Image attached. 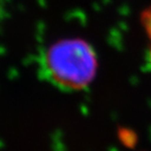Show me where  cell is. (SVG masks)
I'll list each match as a JSON object with an SVG mask.
<instances>
[{
	"mask_svg": "<svg viewBox=\"0 0 151 151\" xmlns=\"http://www.w3.org/2000/svg\"><path fill=\"white\" fill-rule=\"evenodd\" d=\"M141 24L142 27L144 29L145 34H146L147 38H148L149 43H150V50H149V57H150V62H151V5L143 9L141 16Z\"/></svg>",
	"mask_w": 151,
	"mask_h": 151,
	"instance_id": "7a4b0ae2",
	"label": "cell"
},
{
	"mask_svg": "<svg viewBox=\"0 0 151 151\" xmlns=\"http://www.w3.org/2000/svg\"><path fill=\"white\" fill-rule=\"evenodd\" d=\"M39 61L43 78L66 91L88 87L99 68L93 46L79 37L63 38L50 43L44 48Z\"/></svg>",
	"mask_w": 151,
	"mask_h": 151,
	"instance_id": "6da1fadb",
	"label": "cell"
}]
</instances>
